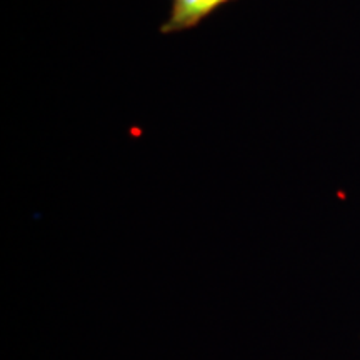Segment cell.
I'll return each mask as SVG.
<instances>
[{
    "mask_svg": "<svg viewBox=\"0 0 360 360\" xmlns=\"http://www.w3.org/2000/svg\"><path fill=\"white\" fill-rule=\"evenodd\" d=\"M233 0H172L169 19L160 27L162 34H177L195 29L202 20Z\"/></svg>",
    "mask_w": 360,
    "mask_h": 360,
    "instance_id": "obj_1",
    "label": "cell"
}]
</instances>
